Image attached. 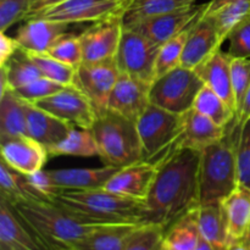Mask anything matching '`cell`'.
<instances>
[{
	"label": "cell",
	"instance_id": "5b68a950",
	"mask_svg": "<svg viewBox=\"0 0 250 250\" xmlns=\"http://www.w3.org/2000/svg\"><path fill=\"white\" fill-rule=\"evenodd\" d=\"M90 131L105 165L121 168L143 160L136 122L106 109L98 112Z\"/></svg>",
	"mask_w": 250,
	"mask_h": 250
},
{
	"label": "cell",
	"instance_id": "52a82bcc",
	"mask_svg": "<svg viewBox=\"0 0 250 250\" xmlns=\"http://www.w3.org/2000/svg\"><path fill=\"white\" fill-rule=\"evenodd\" d=\"M204 82L197 71L178 66L160 76L149 88L151 104L177 115H183L194 106Z\"/></svg>",
	"mask_w": 250,
	"mask_h": 250
},
{
	"label": "cell",
	"instance_id": "44dd1931",
	"mask_svg": "<svg viewBox=\"0 0 250 250\" xmlns=\"http://www.w3.org/2000/svg\"><path fill=\"white\" fill-rule=\"evenodd\" d=\"M227 127H220L195 109L183 114V129L176 142L177 149L202 151L226 136Z\"/></svg>",
	"mask_w": 250,
	"mask_h": 250
},
{
	"label": "cell",
	"instance_id": "ee69618b",
	"mask_svg": "<svg viewBox=\"0 0 250 250\" xmlns=\"http://www.w3.org/2000/svg\"><path fill=\"white\" fill-rule=\"evenodd\" d=\"M19 48L16 39L7 37L5 32H0V66H4Z\"/></svg>",
	"mask_w": 250,
	"mask_h": 250
},
{
	"label": "cell",
	"instance_id": "7c38bea8",
	"mask_svg": "<svg viewBox=\"0 0 250 250\" xmlns=\"http://www.w3.org/2000/svg\"><path fill=\"white\" fill-rule=\"evenodd\" d=\"M205 7H207V4H194L192 6L185 7V9L170 12V14L141 20L134 23L126 24L125 27L139 32L149 41L161 46L171 38L189 28L204 14Z\"/></svg>",
	"mask_w": 250,
	"mask_h": 250
},
{
	"label": "cell",
	"instance_id": "c3c4849f",
	"mask_svg": "<svg viewBox=\"0 0 250 250\" xmlns=\"http://www.w3.org/2000/svg\"><path fill=\"white\" fill-rule=\"evenodd\" d=\"M195 250H215V248L212 247V244H210L207 239L202 237L199 241V244H198V247L195 248Z\"/></svg>",
	"mask_w": 250,
	"mask_h": 250
},
{
	"label": "cell",
	"instance_id": "ffe728a7",
	"mask_svg": "<svg viewBox=\"0 0 250 250\" xmlns=\"http://www.w3.org/2000/svg\"><path fill=\"white\" fill-rule=\"evenodd\" d=\"M24 109H26L27 136L45 146L48 151L49 149L63 141L75 128L73 125L41 109L34 103L24 102Z\"/></svg>",
	"mask_w": 250,
	"mask_h": 250
},
{
	"label": "cell",
	"instance_id": "60d3db41",
	"mask_svg": "<svg viewBox=\"0 0 250 250\" xmlns=\"http://www.w3.org/2000/svg\"><path fill=\"white\" fill-rule=\"evenodd\" d=\"M63 87L65 85L54 82V81L42 76V77L33 81L29 84L15 89L14 93L20 99L24 100V102L37 103L39 100H43L45 98L50 97V95L55 94L59 90L62 89Z\"/></svg>",
	"mask_w": 250,
	"mask_h": 250
},
{
	"label": "cell",
	"instance_id": "7dc6e473",
	"mask_svg": "<svg viewBox=\"0 0 250 250\" xmlns=\"http://www.w3.org/2000/svg\"><path fill=\"white\" fill-rule=\"evenodd\" d=\"M215 250H250V244L247 241L241 242H229L224 247H220Z\"/></svg>",
	"mask_w": 250,
	"mask_h": 250
},
{
	"label": "cell",
	"instance_id": "d590c367",
	"mask_svg": "<svg viewBox=\"0 0 250 250\" xmlns=\"http://www.w3.org/2000/svg\"><path fill=\"white\" fill-rule=\"evenodd\" d=\"M192 26L160 46L158 59H156V78L181 66L186 42H187Z\"/></svg>",
	"mask_w": 250,
	"mask_h": 250
},
{
	"label": "cell",
	"instance_id": "7bdbcfd3",
	"mask_svg": "<svg viewBox=\"0 0 250 250\" xmlns=\"http://www.w3.org/2000/svg\"><path fill=\"white\" fill-rule=\"evenodd\" d=\"M32 0H0V32L7 29L19 21L26 20Z\"/></svg>",
	"mask_w": 250,
	"mask_h": 250
},
{
	"label": "cell",
	"instance_id": "277c9868",
	"mask_svg": "<svg viewBox=\"0 0 250 250\" xmlns=\"http://www.w3.org/2000/svg\"><path fill=\"white\" fill-rule=\"evenodd\" d=\"M238 132L239 126L236 121L221 141L200 151L198 171L199 204L221 203L238 187L236 158Z\"/></svg>",
	"mask_w": 250,
	"mask_h": 250
},
{
	"label": "cell",
	"instance_id": "2e32d148",
	"mask_svg": "<svg viewBox=\"0 0 250 250\" xmlns=\"http://www.w3.org/2000/svg\"><path fill=\"white\" fill-rule=\"evenodd\" d=\"M224 43L214 22L203 14L190 28L181 66L195 70L220 50Z\"/></svg>",
	"mask_w": 250,
	"mask_h": 250
},
{
	"label": "cell",
	"instance_id": "4dcf8cb0",
	"mask_svg": "<svg viewBox=\"0 0 250 250\" xmlns=\"http://www.w3.org/2000/svg\"><path fill=\"white\" fill-rule=\"evenodd\" d=\"M195 209L188 211L166 229L165 243L168 248L175 250H195L197 248L202 234L198 226Z\"/></svg>",
	"mask_w": 250,
	"mask_h": 250
},
{
	"label": "cell",
	"instance_id": "e0dca14e",
	"mask_svg": "<svg viewBox=\"0 0 250 250\" xmlns=\"http://www.w3.org/2000/svg\"><path fill=\"white\" fill-rule=\"evenodd\" d=\"M156 171L158 165L155 163L138 161L119 168L103 188L116 194L146 202Z\"/></svg>",
	"mask_w": 250,
	"mask_h": 250
},
{
	"label": "cell",
	"instance_id": "3957f363",
	"mask_svg": "<svg viewBox=\"0 0 250 250\" xmlns=\"http://www.w3.org/2000/svg\"><path fill=\"white\" fill-rule=\"evenodd\" d=\"M10 205L32 231L56 250H63L73 242L106 226L83 221L50 200H22Z\"/></svg>",
	"mask_w": 250,
	"mask_h": 250
},
{
	"label": "cell",
	"instance_id": "30bf717a",
	"mask_svg": "<svg viewBox=\"0 0 250 250\" xmlns=\"http://www.w3.org/2000/svg\"><path fill=\"white\" fill-rule=\"evenodd\" d=\"M126 7V5L116 0H66L34 15L31 19L38 17L68 24L85 22L94 23L117 15H124Z\"/></svg>",
	"mask_w": 250,
	"mask_h": 250
},
{
	"label": "cell",
	"instance_id": "8d00e7d4",
	"mask_svg": "<svg viewBox=\"0 0 250 250\" xmlns=\"http://www.w3.org/2000/svg\"><path fill=\"white\" fill-rule=\"evenodd\" d=\"M28 54L37 65V67L39 68L43 77L49 78L56 83H60L65 87L73 84L76 76L75 67L51 58L48 54Z\"/></svg>",
	"mask_w": 250,
	"mask_h": 250
},
{
	"label": "cell",
	"instance_id": "f907efd6",
	"mask_svg": "<svg viewBox=\"0 0 250 250\" xmlns=\"http://www.w3.org/2000/svg\"><path fill=\"white\" fill-rule=\"evenodd\" d=\"M166 250H175V249H172V248H168V247L166 246Z\"/></svg>",
	"mask_w": 250,
	"mask_h": 250
},
{
	"label": "cell",
	"instance_id": "603a6c76",
	"mask_svg": "<svg viewBox=\"0 0 250 250\" xmlns=\"http://www.w3.org/2000/svg\"><path fill=\"white\" fill-rule=\"evenodd\" d=\"M232 59L233 58L227 51L220 49L204 63L195 68V71L200 76L204 84L217 93L236 111V100L231 76Z\"/></svg>",
	"mask_w": 250,
	"mask_h": 250
},
{
	"label": "cell",
	"instance_id": "d6a6232c",
	"mask_svg": "<svg viewBox=\"0 0 250 250\" xmlns=\"http://www.w3.org/2000/svg\"><path fill=\"white\" fill-rule=\"evenodd\" d=\"M193 109L220 127H229L236 121V111L217 93L205 84L197 95Z\"/></svg>",
	"mask_w": 250,
	"mask_h": 250
},
{
	"label": "cell",
	"instance_id": "e575fe53",
	"mask_svg": "<svg viewBox=\"0 0 250 250\" xmlns=\"http://www.w3.org/2000/svg\"><path fill=\"white\" fill-rule=\"evenodd\" d=\"M165 233V227L144 222L132 233L124 250H166Z\"/></svg>",
	"mask_w": 250,
	"mask_h": 250
},
{
	"label": "cell",
	"instance_id": "836d02e7",
	"mask_svg": "<svg viewBox=\"0 0 250 250\" xmlns=\"http://www.w3.org/2000/svg\"><path fill=\"white\" fill-rule=\"evenodd\" d=\"M49 155L94 158L98 156V146L90 129L75 127L63 141L49 149Z\"/></svg>",
	"mask_w": 250,
	"mask_h": 250
},
{
	"label": "cell",
	"instance_id": "7a4b0ae2",
	"mask_svg": "<svg viewBox=\"0 0 250 250\" xmlns=\"http://www.w3.org/2000/svg\"><path fill=\"white\" fill-rule=\"evenodd\" d=\"M54 203L92 224H143L148 214L144 200L116 194L104 188L62 190Z\"/></svg>",
	"mask_w": 250,
	"mask_h": 250
},
{
	"label": "cell",
	"instance_id": "f546056e",
	"mask_svg": "<svg viewBox=\"0 0 250 250\" xmlns=\"http://www.w3.org/2000/svg\"><path fill=\"white\" fill-rule=\"evenodd\" d=\"M0 190L2 199L10 204L22 200H49L29 182L27 176L12 170L2 160L0 164Z\"/></svg>",
	"mask_w": 250,
	"mask_h": 250
},
{
	"label": "cell",
	"instance_id": "74e56055",
	"mask_svg": "<svg viewBox=\"0 0 250 250\" xmlns=\"http://www.w3.org/2000/svg\"><path fill=\"white\" fill-rule=\"evenodd\" d=\"M46 54L75 68L82 65V46L80 38L78 34H73L71 32L61 37Z\"/></svg>",
	"mask_w": 250,
	"mask_h": 250
},
{
	"label": "cell",
	"instance_id": "ac0fdd59",
	"mask_svg": "<svg viewBox=\"0 0 250 250\" xmlns=\"http://www.w3.org/2000/svg\"><path fill=\"white\" fill-rule=\"evenodd\" d=\"M148 85L129 76L120 73V77L111 90L106 109L131 121L137 122L150 104Z\"/></svg>",
	"mask_w": 250,
	"mask_h": 250
},
{
	"label": "cell",
	"instance_id": "83f0119b",
	"mask_svg": "<svg viewBox=\"0 0 250 250\" xmlns=\"http://www.w3.org/2000/svg\"><path fill=\"white\" fill-rule=\"evenodd\" d=\"M20 136H27L24 102L9 89L0 95V142Z\"/></svg>",
	"mask_w": 250,
	"mask_h": 250
},
{
	"label": "cell",
	"instance_id": "7402d4cb",
	"mask_svg": "<svg viewBox=\"0 0 250 250\" xmlns=\"http://www.w3.org/2000/svg\"><path fill=\"white\" fill-rule=\"evenodd\" d=\"M119 167L104 165L102 167H75L48 170L51 183L60 190H89L103 188Z\"/></svg>",
	"mask_w": 250,
	"mask_h": 250
},
{
	"label": "cell",
	"instance_id": "4316f807",
	"mask_svg": "<svg viewBox=\"0 0 250 250\" xmlns=\"http://www.w3.org/2000/svg\"><path fill=\"white\" fill-rule=\"evenodd\" d=\"M204 14L214 22L221 39L226 42L229 32L250 15V0H211L207 2Z\"/></svg>",
	"mask_w": 250,
	"mask_h": 250
},
{
	"label": "cell",
	"instance_id": "f1b7e54d",
	"mask_svg": "<svg viewBox=\"0 0 250 250\" xmlns=\"http://www.w3.org/2000/svg\"><path fill=\"white\" fill-rule=\"evenodd\" d=\"M195 211L198 226L203 238L212 244L215 249L229 243L226 219L221 203L199 204Z\"/></svg>",
	"mask_w": 250,
	"mask_h": 250
},
{
	"label": "cell",
	"instance_id": "ba28073f",
	"mask_svg": "<svg viewBox=\"0 0 250 250\" xmlns=\"http://www.w3.org/2000/svg\"><path fill=\"white\" fill-rule=\"evenodd\" d=\"M159 49L160 46L149 41L143 34L125 27L115 58L120 73L129 76L150 87L156 80V59Z\"/></svg>",
	"mask_w": 250,
	"mask_h": 250
},
{
	"label": "cell",
	"instance_id": "681fc988",
	"mask_svg": "<svg viewBox=\"0 0 250 250\" xmlns=\"http://www.w3.org/2000/svg\"><path fill=\"white\" fill-rule=\"evenodd\" d=\"M116 1H120V2H122L124 5H126V6H128V5L132 4L134 0H116Z\"/></svg>",
	"mask_w": 250,
	"mask_h": 250
},
{
	"label": "cell",
	"instance_id": "d6986e66",
	"mask_svg": "<svg viewBox=\"0 0 250 250\" xmlns=\"http://www.w3.org/2000/svg\"><path fill=\"white\" fill-rule=\"evenodd\" d=\"M17 29L14 38L21 49L32 54H46L49 49L65 34L71 24L45 19H29Z\"/></svg>",
	"mask_w": 250,
	"mask_h": 250
},
{
	"label": "cell",
	"instance_id": "8992f818",
	"mask_svg": "<svg viewBox=\"0 0 250 250\" xmlns=\"http://www.w3.org/2000/svg\"><path fill=\"white\" fill-rule=\"evenodd\" d=\"M143 160L158 164L175 148L183 129V115L149 104L136 122Z\"/></svg>",
	"mask_w": 250,
	"mask_h": 250
},
{
	"label": "cell",
	"instance_id": "9c48e42d",
	"mask_svg": "<svg viewBox=\"0 0 250 250\" xmlns=\"http://www.w3.org/2000/svg\"><path fill=\"white\" fill-rule=\"evenodd\" d=\"M124 15L94 22L78 34L82 46V63H102L115 61L122 33Z\"/></svg>",
	"mask_w": 250,
	"mask_h": 250
},
{
	"label": "cell",
	"instance_id": "8fae6325",
	"mask_svg": "<svg viewBox=\"0 0 250 250\" xmlns=\"http://www.w3.org/2000/svg\"><path fill=\"white\" fill-rule=\"evenodd\" d=\"M41 109L80 128H92L97 110L75 84L66 85L55 94L34 103Z\"/></svg>",
	"mask_w": 250,
	"mask_h": 250
},
{
	"label": "cell",
	"instance_id": "f35d334b",
	"mask_svg": "<svg viewBox=\"0 0 250 250\" xmlns=\"http://www.w3.org/2000/svg\"><path fill=\"white\" fill-rule=\"evenodd\" d=\"M237 168L239 185L250 187V120L239 126L236 143Z\"/></svg>",
	"mask_w": 250,
	"mask_h": 250
},
{
	"label": "cell",
	"instance_id": "9a60e30c",
	"mask_svg": "<svg viewBox=\"0 0 250 250\" xmlns=\"http://www.w3.org/2000/svg\"><path fill=\"white\" fill-rule=\"evenodd\" d=\"M1 160L24 176L43 170L48 160V149L28 136H20L0 142Z\"/></svg>",
	"mask_w": 250,
	"mask_h": 250
},
{
	"label": "cell",
	"instance_id": "d4e9b609",
	"mask_svg": "<svg viewBox=\"0 0 250 250\" xmlns=\"http://www.w3.org/2000/svg\"><path fill=\"white\" fill-rule=\"evenodd\" d=\"M139 225L141 224L106 225L73 242L67 248L73 250H124L129 237Z\"/></svg>",
	"mask_w": 250,
	"mask_h": 250
},
{
	"label": "cell",
	"instance_id": "484cf974",
	"mask_svg": "<svg viewBox=\"0 0 250 250\" xmlns=\"http://www.w3.org/2000/svg\"><path fill=\"white\" fill-rule=\"evenodd\" d=\"M42 76L29 54L19 48L4 66H0V95L9 89L15 90L29 84Z\"/></svg>",
	"mask_w": 250,
	"mask_h": 250
},
{
	"label": "cell",
	"instance_id": "f6af8a7d",
	"mask_svg": "<svg viewBox=\"0 0 250 250\" xmlns=\"http://www.w3.org/2000/svg\"><path fill=\"white\" fill-rule=\"evenodd\" d=\"M63 1H66V0H32L31 9H29V14L26 20L31 19L34 15L39 14V12L44 11L46 9H50V7L61 4Z\"/></svg>",
	"mask_w": 250,
	"mask_h": 250
},
{
	"label": "cell",
	"instance_id": "bcb514c9",
	"mask_svg": "<svg viewBox=\"0 0 250 250\" xmlns=\"http://www.w3.org/2000/svg\"><path fill=\"white\" fill-rule=\"evenodd\" d=\"M237 124L238 126H243L247 121L250 120V87L247 90V94L244 97L243 104H242L241 109H239L238 114H237Z\"/></svg>",
	"mask_w": 250,
	"mask_h": 250
},
{
	"label": "cell",
	"instance_id": "cb8c5ba5",
	"mask_svg": "<svg viewBox=\"0 0 250 250\" xmlns=\"http://www.w3.org/2000/svg\"><path fill=\"white\" fill-rule=\"evenodd\" d=\"M229 242L246 241L250 234V187H238L221 202Z\"/></svg>",
	"mask_w": 250,
	"mask_h": 250
},
{
	"label": "cell",
	"instance_id": "1f68e13d",
	"mask_svg": "<svg viewBox=\"0 0 250 250\" xmlns=\"http://www.w3.org/2000/svg\"><path fill=\"white\" fill-rule=\"evenodd\" d=\"M194 2L195 0H134L125 10L124 26L189 7Z\"/></svg>",
	"mask_w": 250,
	"mask_h": 250
},
{
	"label": "cell",
	"instance_id": "b9f144b4",
	"mask_svg": "<svg viewBox=\"0 0 250 250\" xmlns=\"http://www.w3.org/2000/svg\"><path fill=\"white\" fill-rule=\"evenodd\" d=\"M226 42V51L232 58L250 59V15L229 32Z\"/></svg>",
	"mask_w": 250,
	"mask_h": 250
},
{
	"label": "cell",
	"instance_id": "816d5d0a",
	"mask_svg": "<svg viewBox=\"0 0 250 250\" xmlns=\"http://www.w3.org/2000/svg\"><path fill=\"white\" fill-rule=\"evenodd\" d=\"M63 250H73V249H71V248H65Z\"/></svg>",
	"mask_w": 250,
	"mask_h": 250
},
{
	"label": "cell",
	"instance_id": "6da1fadb",
	"mask_svg": "<svg viewBox=\"0 0 250 250\" xmlns=\"http://www.w3.org/2000/svg\"><path fill=\"white\" fill-rule=\"evenodd\" d=\"M199 161L200 151L173 148L156 164L158 171L146 198V222L167 229L199 205Z\"/></svg>",
	"mask_w": 250,
	"mask_h": 250
},
{
	"label": "cell",
	"instance_id": "4fadbf2b",
	"mask_svg": "<svg viewBox=\"0 0 250 250\" xmlns=\"http://www.w3.org/2000/svg\"><path fill=\"white\" fill-rule=\"evenodd\" d=\"M119 77L120 71L115 61L82 63L76 68L73 84L89 99L98 114L106 110L107 100Z\"/></svg>",
	"mask_w": 250,
	"mask_h": 250
},
{
	"label": "cell",
	"instance_id": "ab89813d",
	"mask_svg": "<svg viewBox=\"0 0 250 250\" xmlns=\"http://www.w3.org/2000/svg\"><path fill=\"white\" fill-rule=\"evenodd\" d=\"M232 87L236 100V117L250 87V59L233 58L231 63Z\"/></svg>",
	"mask_w": 250,
	"mask_h": 250
},
{
	"label": "cell",
	"instance_id": "5bb4252c",
	"mask_svg": "<svg viewBox=\"0 0 250 250\" xmlns=\"http://www.w3.org/2000/svg\"><path fill=\"white\" fill-rule=\"evenodd\" d=\"M0 250H56L32 231L10 203L0 199Z\"/></svg>",
	"mask_w": 250,
	"mask_h": 250
}]
</instances>
